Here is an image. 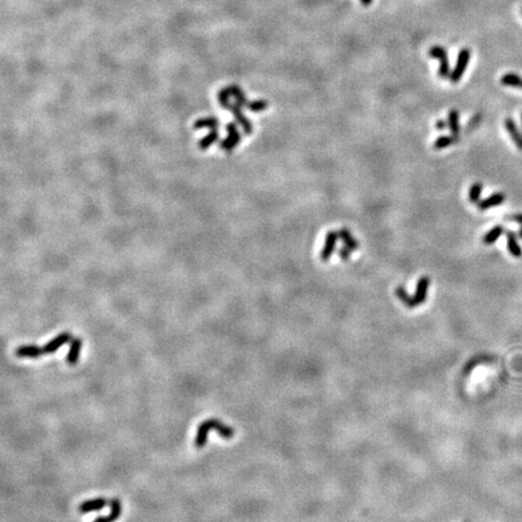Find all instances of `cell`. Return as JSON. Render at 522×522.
I'll use <instances>...</instances> for the list:
<instances>
[{
    "instance_id": "21",
    "label": "cell",
    "mask_w": 522,
    "mask_h": 522,
    "mask_svg": "<svg viewBox=\"0 0 522 522\" xmlns=\"http://www.w3.org/2000/svg\"><path fill=\"white\" fill-rule=\"evenodd\" d=\"M219 126V120L215 118H202L195 121L194 128L196 130H202V128H208V130H217Z\"/></svg>"
},
{
    "instance_id": "14",
    "label": "cell",
    "mask_w": 522,
    "mask_h": 522,
    "mask_svg": "<svg viewBox=\"0 0 522 522\" xmlns=\"http://www.w3.org/2000/svg\"><path fill=\"white\" fill-rule=\"evenodd\" d=\"M504 126H505V130L508 131V133L510 134L511 139H513L514 143L516 144L518 149L522 150V133L519 130L518 125H516L515 121L511 118H506L504 121Z\"/></svg>"
},
{
    "instance_id": "22",
    "label": "cell",
    "mask_w": 522,
    "mask_h": 522,
    "mask_svg": "<svg viewBox=\"0 0 522 522\" xmlns=\"http://www.w3.org/2000/svg\"><path fill=\"white\" fill-rule=\"evenodd\" d=\"M218 138H219V133H218V131L210 130L209 133L199 141V149L200 150H207L209 146H212L213 144L218 141Z\"/></svg>"
},
{
    "instance_id": "1",
    "label": "cell",
    "mask_w": 522,
    "mask_h": 522,
    "mask_svg": "<svg viewBox=\"0 0 522 522\" xmlns=\"http://www.w3.org/2000/svg\"><path fill=\"white\" fill-rule=\"evenodd\" d=\"M470 50L469 49H462L461 50L460 55H458V58H457V62H456V65L455 68H453L452 70H451V74H450V81L452 83H456L458 82V81L462 79L463 75H464L465 70H467L468 68V64H469V60H470Z\"/></svg>"
},
{
    "instance_id": "30",
    "label": "cell",
    "mask_w": 522,
    "mask_h": 522,
    "mask_svg": "<svg viewBox=\"0 0 522 522\" xmlns=\"http://www.w3.org/2000/svg\"><path fill=\"white\" fill-rule=\"evenodd\" d=\"M435 127L440 131L445 130L446 127H448V122H446L445 120H439L437 123H435Z\"/></svg>"
},
{
    "instance_id": "33",
    "label": "cell",
    "mask_w": 522,
    "mask_h": 522,
    "mask_svg": "<svg viewBox=\"0 0 522 522\" xmlns=\"http://www.w3.org/2000/svg\"><path fill=\"white\" fill-rule=\"evenodd\" d=\"M519 235H520V237L522 238V227L520 229V232H519Z\"/></svg>"
},
{
    "instance_id": "25",
    "label": "cell",
    "mask_w": 522,
    "mask_h": 522,
    "mask_svg": "<svg viewBox=\"0 0 522 522\" xmlns=\"http://www.w3.org/2000/svg\"><path fill=\"white\" fill-rule=\"evenodd\" d=\"M482 187H483V185L482 183H480V181H476V183H474L473 185H471L469 189V201L471 202V203L478 204L479 202H480Z\"/></svg>"
},
{
    "instance_id": "9",
    "label": "cell",
    "mask_w": 522,
    "mask_h": 522,
    "mask_svg": "<svg viewBox=\"0 0 522 522\" xmlns=\"http://www.w3.org/2000/svg\"><path fill=\"white\" fill-rule=\"evenodd\" d=\"M207 423H208L210 430L214 429L217 430L218 434L220 435L221 438H224V439L229 440V439H232L235 435V429L234 428L229 427V425L224 424L222 422H220L219 420H215V418H210V420H207L206 421Z\"/></svg>"
},
{
    "instance_id": "13",
    "label": "cell",
    "mask_w": 522,
    "mask_h": 522,
    "mask_svg": "<svg viewBox=\"0 0 522 522\" xmlns=\"http://www.w3.org/2000/svg\"><path fill=\"white\" fill-rule=\"evenodd\" d=\"M110 508H111V511L108 516H100V518L96 519L93 522H115L116 520H119V518L121 516V511H122L120 499H118V498L111 499Z\"/></svg>"
},
{
    "instance_id": "26",
    "label": "cell",
    "mask_w": 522,
    "mask_h": 522,
    "mask_svg": "<svg viewBox=\"0 0 522 522\" xmlns=\"http://www.w3.org/2000/svg\"><path fill=\"white\" fill-rule=\"evenodd\" d=\"M395 295L398 296V299H399V300L402 301L405 306H407V307H410V308L415 307L414 299H412L411 296L406 293V290H405L404 287H398L397 289H395Z\"/></svg>"
},
{
    "instance_id": "2",
    "label": "cell",
    "mask_w": 522,
    "mask_h": 522,
    "mask_svg": "<svg viewBox=\"0 0 522 522\" xmlns=\"http://www.w3.org/2000/svg\"><path fill=\"white\" fill-rule=\"evenodd\" d=\"M429 56L433 58H437L440 62L439 67V77L442 79L450 78L451 69H450V60H448V55L446 49L439 45H435L429 49Z\"/></svg>"
},
{
    "instance_id": "23",
    "label": "cell",
    "mask_w": 522,
    "mask_h": 522,
    "mask_svg": "<svg viewBox=\"0 0 522 522\" xmlns=\"http://www.w3.org/2000/svg\"><path fill=\"white\" fill-rule=\"evenodd\" d=\"M229 88H230V92H231V96L235 98L236 103L240 104L241 106H243V108H244V106L247 108L248 103L249 102L247 100V97H245L244 92H243V91L240 88V86L230 85Z\"/></svg>"
},
{
    "instance_id": "6",
    "label": "cell",
    "mask_w": 522,
    "mask_h": 522,
    "mask_svg": "<svg viewBox=\"0 0 522 522\" xmlns=\"http://www.w3.org/2000/svg\"><path fill=\"white\" fill-rule=\"evenodd\" d=\"M339 240V234L338 231H329L325 236V242H324V247L321 252V261H328L331 258V255L334 254V250L336 248V242Z\"/></svg>"
},
{
    "instance_id": "17",
    "label": "cell",
    "mask_w": 522,
    "mask_h": 522,
    "mask_svg": "<svg viewBox=\"0 0 522 522\" xmlns=\"http://www.w3.org/2000/svg\"><path fill=\"white\" fill-rule=\"evenodd\" d=\"M338 234H339V238H341L342 242H343V244L346 245V247H348L349 249H352V250L358 249L359 242L353 237V236H352L349 230L341 229V230H339Z\"/></svg>"
},
{
    "instance_id": "28",
    "label": "cell",
    "mask_w": 522,
    "mask_h": 522,
    "mask_svg": "<svg viewBox=\"0 0 522 522\" xmlns=\"http://www.w3.org/2000/svg\"><path fill=\"white\" fill-rule=\"evenodd\" d=\"M247 108L249 109L250 111H254V113H260V111L266 110V109L268 108V102L265 100H253V102L248 103Z\"/></svg>"
},
{
    "instance_id": "32",
    "label": "cell",
    "mask_w": 522,
    "mask_h": 522,
    "mask_svg": "<svg viewBox=\"0 0 522 522\" xmlns=\"http://www.w3.org/2000/svg\"><path fill=\"white\" fill-rule=\"evenodd\" d=\"M513 219L516 220V221H519V224H522V215H516V217H514Z\"/></svg>"
},
{
    "instance_id": "5",
    "label": "cell",
    "mask_w": 522,
    "mask_h": 522,
    "mask_svg": "<svg viewBox=\"0 0 522 522\" xmlns=\"http://www.w3.org/2000/svg\"><path fill=\"white\" fill-rule=\"evenodd\" d=\"M429 284H430L429 277H425L424 276V277H421L420 280H418L416 290H415V295H414V298H412L414 299L415 307H416V306L422 305V303L427 300L428 290H429Z\"/></svg>"
},
{
    "instance_id": "31",
    "label": "cell",
    "mask_w": 522,
    "mask_h": 522,
    "mask_svg": "<svg viewBox=\"0 0 522 522\" xmlns=\"http://www.w3.org/2000/svg\"><path fill=\"white\" fill-rule=\"evenodd\" d=\"M361 2L364 5V6H369V5L372 2V0H361Z\"/></svg>"
},
{
    "instance_id": "18",
    "label": "cell",
    "mask_w": 522,
    "mask_h": 522,
    "mask_svg": "<svg viewBox=\"0 0 522 522\" xmlns=\"http://www.w3.org/2000/svg\"><path fill=\"white\" fill-rule=\"evenodd\" d=\"M448 128L451 130L452 137H455L456 139H458L460 137V113L457 110H451L448 114Z\"/></svg>"
},
{
    "instance_id": "12",
    "label": "cell",
    "mask_w": 522,
    "mask_h": 522,
    "mask_svg": "<svg viewBox=\"0 0 522 522\" xmlns=\"http://www.w3.org/2000/svg\"><path fill=\"white\" fill-rule=\"evenodd\" d=\"M81 347H82V341L80 338H73L70 341L69 351L67 353V363L69 365H77L80 358Z\"/></svg>"
},
{
    "instance_id": "10",
    "label": "cell",
    "mask_w": 522,
    "mask_h": 522,
    "mask_svg": "<svg viewBox=\"0 0 522 522\" xmlns=\"http://www.w3.org/2000/svg\"><path fill=\"white\" fill-rule=\"evenodd\" d=\"M109 503L108 499L105 498H95V499H88V501L82 502V503L79 505V511L81 514H87L91 511L100 510L103 509L106 504Z\"/></svg>"
},
{
    "instance_id": "29",
    "label": "cell",
    "mask_w": 522,
    "mask_h": 522,
    "mask_svg": "<svg viewBox=\"0 0 522 522\" xmlns=\"http://www.w3.org/2000/svg\"><path fill=\"white\" fill-rule=\"evenodd\" d=\"M351 254H352V249H349V248L346 247V245L342 247L341 249L339 250V255L342 260H348L349 258H351Z\"/></svg>"
},
{
    "instance_id": "34",
    "label": "cell",
    "mask_w": 522,
    "mask_h": 522,
    "mask_svg": "<svg viewBox=\"0 0 522 522\" xmlns=\"http://www.w3.org/2000/svg\"><path fill=\"white\" fill-rule=\"evenodd\" d=\"M521 122H522V116H521Z\"/></svg>"
},
{
    "instance_id": "4",
    "label": "cell",
    "mask_w": 522,
    "mask_h": 522,
    "mask_svg": "<svg viewBox=\"0 0 522 522\" xmlns=\"http://www.w3.org/2000/svg\"><path fill=\"white\" fill-rule=\"evenodd\" d=\"M243 106H241L240 104H237V103H230L229 105L226 106L225 109H227V110H230L232 113V115L236 118V121H237L238 123H240L241 126H242L243 131H244L245 134H250L253 132V123L250 122L249 120H248L247 118H245V115L243 114V110H242Z\"/></svg>"
},
{
    "instance_id": "16",
    "label": "cell",
    "mask_w": 522,
    "mask_h": 522,
    "mask_svg": "<svg viewBox=\"0 0 522 522\" xmlns=\"http://www.w3.org/2000/svg\"><path fill=\"white\" fill-rule=\"evenodd\" d=\"M506 244H508V250L514 258H521L522 257V248L519 244L518 238L514 232L508 231L506 232Z\"/></svg>"
},
{
    "instance_id": "24",
    "label": "cell",
    "mask_w": 522,
    "mask_h": 522,
    "mask_svg": "<svg viewBox=\"0 0 522 522\" xmlns=\"http://www.w3.org/2000/svg\"><path fill=\"white\" fill-rule=\"evenodd\" d=\"M455 141H457V139H456L455 137L442 136L434 141V144H433V148H434L435 150H442V149H446V148H448V146L452 145V144L455 143Z\"/></svg>"
},
{
    "instance_id": "15",
    "label": "cell",
    "mask_w": 522,
    "mask_h": 522,
    "mask_svg": "<svg viewBox=\"0 0 522 522\" xmlns=\"http://www.w3.org/2000/svg\"><path fill=\"white\" fill-rule=\"evenodd\" d=\"M209 425L208 423L204 421L200 424L199 429H197V435L195 438V446L197 448H203L207 444V440H208V434H209Z\"/></svg>"
},
{
    "instance_id": "19",
    "label": "cell",
    "mask_w": 522,
    "mask_h": 522,
    "mask_svg": "<svg viewBox=\"0 0 522 522\" xmlns=\"http://www.w3.org/2000/svg\"><path fill=\"white\" fill-rule=\"evenodd\" d=\"M501 83L508 87L522 88V78L515 73H506L501 78Z\"/></svg>"
},
{
    "instance_id": "7",
    "label": "cell",
    "mask_w": 522,
    "mask_h": 522,
    "mask_svg": "<svg viewBox=\"0 0 522 522\" xmlns=\"http://www.w3.org/2000/svg\"><path fill=\"white\" fill-rule=\"evenodd\" d=\"M72 339H73V336L70 333H60V335L55 336L51 341H49L46 344H45L44 346L45 354L55 353V352H57L60 347L64 346L65 343L72 341Z\"/></svg>"
},
{
    "instance_id": "27",
    "label": "cell",
    "mask_w": 522,
    "mask_h": 522,
    "mask_svg": "<svg viewBox=\"0 0 522 522\" xmlns=\"http://www.w3.org/2000/svg\"><path fill=\"white\" fill-rule=\"evenodd\" d=\"M230 97H232V96H231V92H230L229 86L219 91V93H218V100H219L221 108L225 109L227 105L230 104V103H231L230 102Z\"/></svg>"
},
{
    "instance_id": "11",
    "label": "cell",
    "mask_w": 522,
    "mask_h": 522,
    "mask_svg": "<svg viewBox=\"0 0 522 522\" xmlns=\"http://www.w3.org/2000/svg\"><path fill=\"white\" fill-rule=\"evenodd\" d=\"M505 199H506L505 194H503V192H496V194H492L491 196H488L487 199L479 202L478 208L480 210L495 208V207H498V206H501V204H503L504 201H505Z\"/></svg>"
},
{
    "instance_id": "3",
    "label": "cell",
    "mask_w": 522,
    "mask_h": 522,
    "mask_svg": "<svg viewBox=\"0 0 522 522\" xmlns=\"http://www.w3.org/2000/svg\"><path fill=\"white\" fill-rule=\"evenodd\" d=\"M226 131H227V133H229V136H227L225 139H222L221 143H220V148L225 151H231L238 145V143L241 141L242 137H241L240 131H238L237 125H236L235 122L227 123Z\"/></svg>"
},
{
    "instance_id": "20",
    "label": "cell",
    "mask_w": 522,
    "mask_h": 522,
    "mask_svg": "<svg viewBox=\"0 0 522 522\" xmlns=\"http://www.w3.org/2000/svg\"><path fill=\"white\" fill-rule=\"evenodd\" d=\"M503 232H504V227L502 226V225H497V226L492 227V229H491L487 234L483 236L482 243L486 245L493 244V243H496L497 241H498V238L503 235Z\"/></svg>"
},
{
    "instance_id": "8",
    "label": "cell",
    "mask_w": 522,
    "mask_h": 522,
    "mask_svg": "<svg viewBox=\"0 0 522 522\" xmlns=\"http://www.w3.org/2000/svg\"><path fill=\"white\" fill-rule=\"evenodd\" d=\"M45 354L44 347H39L37 344H23V346L17 347L16 356L20 358H29V359H38Z\"/></svg>"
}]
</instances>
